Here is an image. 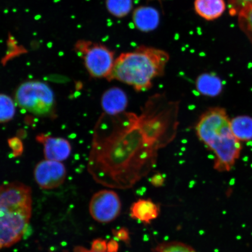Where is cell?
Wrapping results in <instances>:
<instances>
[{
  "label": "cell",
  "instance_id": "5bb4252c",
  "mask_svg": "<svg viewBox=\"0 0 252 252\" xmlns=\"http://www.w3.org/2000/svg\"><path fill=\"white\" fill-rule=\"evenodd\" d=\"M159 207L150 200L140 199L132 204L130 216L146 223H150L159 216Z\"/></svg>",
  "mask_w": 252,
  "mask_h": 252
},
{
  "label": "cell",
  "instance_id": "4fadbf2b",
  "mask_svg": "<svg viewBox=\"0 0 252 252\" xmlns=\"http://www.w3.org/2000/svg\"><path fill=\"white\" fill-rule=\"evenodd\" d=\"M196 89L201 95L214 97L222 93L223 85L218 75L212 72H207L200 74L197 78Z\"/></svg>",
  "mask_w": 252,
  "mask_h": 252
},
{
  "label": "cell",
  "instance_id": "3957f363",
  "mask_svg": "<svg viewBox=\"0 0 252 252\" xmlns=\"http://www.w3.org/2000/svg\"><path fill=\"white\" fill-rule=\"evenodd\" d=\"M169 60L164 50L141 46L119 55L107 80L121 82L137 92H144L152 88L154 79L163 76Z\"/></svg>",
  "mask_w": 252,
  "mask_h": 252
},
{
  "label": "cell",
  "instance_id": "44dd1931",
  "mask_svg": "<svg viewBox=\"0 0 252 252\" xmlns=\"http://www.w3.org/2000/svg\"><path fill=\"white\" fill-rule=\"evenodd\" d=\"M8 145L11 149L12 156L18 157L23 155L24 150L23 142L18 137L9 138Z\"/></svg>",
  "mask_w": 252,
  "mask_h": 252
},
{
  "label": "cell",
  "instance_id": "d6986e66",
  "mask_svg": "<svg viewBox=\"0 0 252 252\" xmlns=\"http://www.w3.org/2000/svg\"><path fill=\"white\" fill-rule=\"evenodd\" d=\"M239 27L252 43V2L238 12Z\"/></svg>",
  "mask_w": 252,
  "mask_h": 252
},
{
  "label": "cell",
  "instance_id": "52a82bcc",
  "mask_svg": "<svg viewBox=\"0 0 252 252\" xmlns=\"http://www.w3.org/2000/svg\"><path fill=\"white\" fill-rule=\"evenodd\" d=\"M121 201L114 191L102 190L97 192L91 198L90 213L93 218L100 223L115 220L121 212Z\"/></svg>",
  "mask_w": 252,
  "mask_h": 252
},
{
  "label": "cell",
  "instance_id": "cb8c5ba5",
  "mask_svg": "<svg viewBox=\"0 0 252 252\" xmlns=\"http://www.w3.org/2000/svg\"><path fill=\"white\" fill-rule=\"evenodd\" d=\"M113 234L116 238L124 242H127L129 240V233L127 229L121 228L116 231H113Z\"/></svg>",
  "mask_w": 252,
  "mask_h": 252
},
{
  "label": "cell",
  "instance_id": "2e32d148",
  "mask_svg": "<svg viewBox=\"0 0 252 252\" xmlns=\"http://www.w3.org/2000/svg\"><path fill=\"white\" fill-rule=\"evenodd\" d=\"M233 134L239 141L252 140V118L249 116H238L230 121Z\"/></svg>",
  "mask_w": 252,
  "mask_h": 252
},
{
  "label": "cell",
  "instance_id": "ac0fdd59",
  "mask_svg": "<svg viewBox=\"0 0 252 252\" xmlns=\"http://www.w3.org/2000/svg\"><path fill=\"white\" fill-rule=\"evenodd\" d=\"M16 113L15 102L10 96L0 94V124L12 121Z\"/></svg>",
  "mask_w": 252,
  "mask_h": 252
},
{
  "label": "cell",
  "instance_id": "e0dca14e",
  "mask_svg": "<svg viewBox=\"0 0 252 252\" xmlns=\"http://www.w3.org/2000/svg\"><path fill=\"white\" fill-rule=\"evenodd\" d=\"M107 9L117 18H123L130 13L133 8V0H106Z\"/></svg>",
  "mask_w": 252,
  "mask_h": 252
},
{
  "label": "cell",
  "instance_id": "8fae6325",
  "mask_svg": "<svg viewBox=\"0 0 252 252\" xmlns=\"http://www.w3.org/2000/svg\"><path fill=\"white\" fill-rule=\"evenodd\" d=\"M128 104L127 94L121 88L112 87L106 90L101 97L103 113L115 115L126 111Z\"/></svg>",
  "mask_w": 252,
  "mask_h": 252
},
{
  "label": "cell",
  "instance_id": "ffe728a7",
  "mask_svg": "<svg viewBox=\"0 0 252 252\" xmlns=\"http://www.w3.org/2000/svg\"><path fill=\"white\" fill-rule=\"evenodd\" d=\"M153 252H197L189 246L180 242H168L160 244Z\"/></svg>",
  "mask_w": 252,
  "mask_h": 252
},
{
  "label": "cell",
  "instance_id": "6da1fadb",
  "mask_svg": "<svg viewBox=\"0 0 252 252\" xmlns=\"http://www.w3.org/2000/svg\"><path fill=\"white\" fill-rule=\"evenodd\" d=\"M180 102L158 93L141 112L103 113L94 128L88 171L94 181L118 189L133 187L157 165L159 151L175 140Z\"/></svg>",
  "mask_w": 252,
  "mask_h": 252
},
{
  "label": "cell",
  "instance_id": "7a4b0ae2",
  "mask_svg": "<svg viewBox=\"0 0 252 252\" xmlns=\"http://www.w3.org/2000/svg\"><path fill=\"white\" fill-rule=\"evenodd\" d=\"M230 121L224 108L213 107L200 116L195 126L198 140L214 154V168L220 172L231 171L242 149Z\"/></svg>",
  "mask_w": 252,
  "mask_h": 252
},
{
  "label": "cell",
  "instance_id": "ba28073f",
  "mask_svg": "<svg viewBox=\"0 0 252 252\" xmlns=\"http://www.w3.org/2000/svg\"><path fill=\"white\" fill-rule=\"evenodd\" d=\"M32 190L23 183H8L0 187V206L15 210L32 211Z\"/></svg>",
  "mask_w": 252,
  "mask_h": 252
},
{
  "label": "cell",
  "instance_id": "5b68a950",
  "mask_svg": "<svg viewBox=\"0 0 252 252\" xmlns=\"http://www.w3.org/2000/svg\"><path fill=\"white\" fill-rule=\"evenodd\" d=\"M75 51L83 59L85 67L91 77L108 80L115 62V52L102 44L88 40L75 43Z\"/></svg>",
  "mask_w": 252,
  "mask_h": 252
},
{
  "label": "cell",
  "instance_id": "d4e9b609",
  "mask_svg": "<svg viewBox=\"0 0 252 252\" xmlns=\"http://www.w3.org/2000/svg\"><path fill=\"white\" fill-rule=\"evenodd\" d=\"M150 182L154 187H162L164 183V178L160 173H157L154 175L152 178H151Z\"/></svg>",
  "mask_w": 252,
  "mask_h": 252
},
{
  "label": "cell",
  "instance_id": "9c48e42d",
  "mask_svg": "<svg viewBox=\"0 0 252 252\" xmlns=\"http://www.w3.org/2000/svg\"><path fill=\"white\" fill-rule=\"evenodd\" d=\"M33 174L34 180L41 189L50 190L63 184L67 176V170L62 162L45 159L37 163Z\"/></svg>",
  "mask_w": 252,
  "mask_h": 252
},
{
  "label": "cell",
  "instance_id": "7c38bea8",
  "mask_svg": "<svg viewBox=\"0 0 252 252\" xmlns=\"http://www.w3.org/2000/svg\"><path fill=\"white\" fill-rule=\"evenodd\" d=\"M159 14L157 9L149 6H141L135 9L133 21L135 28L143 32L156 30L159 24Z\"/></svg>",
  "mask_w": 252,
  "mask_h": 252
},
{
  "label": "cell",
  "instance_id": "7402d4cb",
  "mask_svg": "<svg viewBox=\"0 0 252 252\" xmlns=\"http://www.w3.org/2000/svg\"><path fill=\"white\" fill-rule=\"evenodd\" d=\"M108 242L102 239H97L94 241L90 250L86 248H77L75 252H107Z\"/></svg>",
  "mask_w": 252,
  "mask_h": 252
},
{
  "label": "cell",
  "instance_id": "9a60e30c",
  "mask_svg": "<svg viewBox=\"0 0 252 252\" xmlns=\"http://www.w3.org/2000/svg\"><path fill=\"white\" fill-rule=\"evenodd\" d=\"M194 7L196 13L208 21L215 20L225 11L224 0H195Z\"/></svg>",
  "mask_w": 252,
  "mask_h": 252
},
{
  "label": "cell",
  "instance_id": "484cf974",
  "mask_svg": "<svg viewBox=\"0 0 252 252\" xmlns=\"http://www.w3.org/2000/svg\"><path fill=\"white\" fill-rule=\"evenodd\" d=\"M119 245L118 242L115 240H111L108 242L107 252H118Z\"/></svg>",
  "mask_w": 252,
  "mask_h": 252
},
{
  "label": "cell",
  "instance_id": "603a6c76",
  "mask_svg": "<svg viewBox=\"0 0 252 252\" xmlns=\"http://www.w3.org/2000/svg\"><path fill=\"white\" fill-rule=\"evenodd\" d=\"M229 2L232 7L233 14H236L245 6L252 2V0H229Z\"/></svg>",
  "mask_w": 252,
  "mask_h": 252
},
{
  "label": "cell",
  "instance_id": "30bf717a",
  "mask_svg": "<svg viewBox=\"0 0 252 252\" xmlns=\"http://www.w3.org/2000/svg\"><path fill=\"white\" fill-rule=\"evenodd\" d=\"M36 140L43 145L46 159L63 162L67 160L71 155V145L65 138L40 133L36 135Z\"/></svg>",
  "mask_w": 252,
  "mask_h": 252
},
{
  "label": "cell",
  "instance_id": "277c9868",
  "mask_svg": "<svg viewBox=\"0 0 252 252\" xmlns=\"http://www.w3.org/2000/svg\"><path fill=\"white\" fill-rule=\"evenodd\" d=\"M15 102L20 108L40 117H56V103L52 88L44 82L28 81L17 88Z\"/></svg>",
  "mask_w": 252,
  "mask_h": 252
},
{
  "label": "cell",
  "instance_id": "8992f818",
  "mask_svg": "<svg viewBox=\"0 0 252 252\" xmlns=\"http://www.w3.org/2000/svg\"><path fill=\"white\" fill-rule=\"evenodd\" d=\"M32 211L15 210L0 206V250L10 247L23 238Z\"/></svg>",
  "mask_w": 252,
  "mask_h": 252
}]
</instances>
